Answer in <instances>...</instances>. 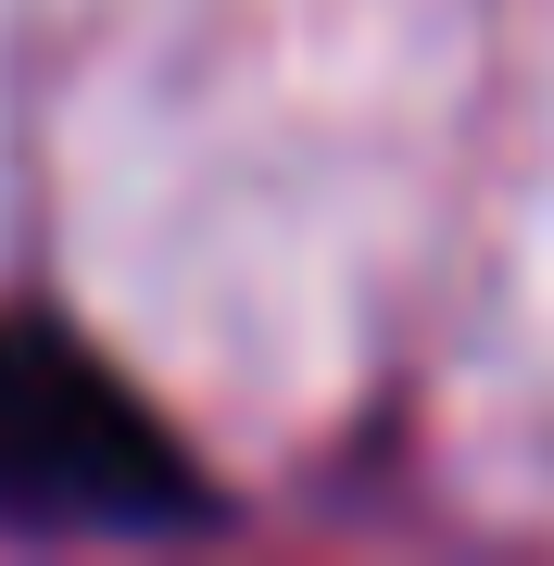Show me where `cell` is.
<instances>
[{
    "mask_svg": "<svg viewBox=\"0 0 554 566\" xmlns=\"http://www.w3.org/2000/svg\"><path fill=\"white\" fill-rule=\"evenodd\" d=\"M215 491L189 479L165 416L63 327H0V528H202Z\"/></svg>",
    "mask_w": 554,
    "mask_h": 566,
    "instance_id": "6da1fadb",
    "label": "cell"
}]
</instances>
